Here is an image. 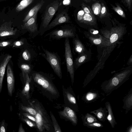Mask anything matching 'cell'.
<instances>
[{
  "instance_id": "24",
  "label": "cell",
  "mask_w": 132,
  "mask_h": 132,
  "mask_svg": "<svg viewBox=\"0 0 132 132\" xmlns=\"http://www.w3.org/2000/svg\"><path fill=\"white\" fill-rule=\"evenodd\" d=\"M122 28L121 27H118L113 29L114 31V33L111 36L110 38V42L113 44L115 42L118 40L119 38V32Z\"/></svg>"
},
{
  "instance_id": "47",
  "label": "cell",
  "mask_w": 132,
  "mask_h": 132,
  "mask_svg": "<svg viewBox=\"0 0 132 132\" xmlns=\"http://www.w3.org/2000/svg\"><path fill=\"white\" fill-rule=\"evenodd\" d=\"M98 31L96 30L94 31L93 32V34H97L98 33Z\"/></svg>"
},
{
  "instance_id": "18",
  "label": "cell",
  "mask_w": 132,
  "mask_h": 132,
  "mask_svg": "<svg viewBox=\"0 0 132 132\" xmlns=\"http://www.w3.org/2000/svg\"><path fill=\"white\" fill-rule=\"evenodd\" d=\"M44 3V1L42 0L32 8L29 11L23 20V21L24 22H26L29 19L32 17L36 13H37L41 9Z\"/></svg>"
},
{
  "instance_id": "25",
  "label": "cell",
  "mask_w": 132,
  "mask_h": 132,
  "mask_svg": "<svg viewBox=\"0 0 132 132\" xmlns=\"http://www.w3.org/2000/svg\"><path fill=\"white\" fill-rule=\"evenodd\" d=\"M101 7V4L98 2H96L93 4L92 9L93 13L96 15L100 16Z\"/></svg>"
},
{
  "instance_id": "23",
  "label": "cell",
  "mask_w": 132,
  "mask_h": 132,
  "mask_svg": "<svg viewBox=\"0 0 132 132\" xmlns=\"http://www.w3.org/2000/svg\"><path fill=\"white\" fill-rule=\"evenodd\" d=\"M34 0H22L16 6V10L19 12L22 11L30 4Z\"/></svg>"
},
{
  "instance_id": "32",
  "label": "cell",
  "mask_w": 132,
  "mask_h": 132,
  "mask_svg": "<svg viewBox=\"0 0 132 132\" xmlns=\"http://www.w3.org/2000/svg\"><path fill=\"white\" fill-rule=\"evenodd\" d=\"M23 117H22V119L24 122H25L29 126L31 127H36V123L29 119L27 117L24 116Z\"/></svg>"
},
{
  "instance_id": "2",
  "label": "cell",
  "mask_w": 132,
  "mask_h": 132,
  "mask_svg": "<svg viewBox=\"0 0 132 132\" xmlns=\"http://www.w3.org/2000/svg\"><path fill=\"white\" fill-rule=\"evenodd\" d=\"M32 107L36 111V114L34 116L36 119L37 127L39 131L42 132L44 130H50V125L46 116L43 110L38 103H30Z\"/></svg>"
},
{
  "instance_id": "7",
  "label": "cell",
  "mask_w": 132,
  "mask_h": 132,
  "mask_svg": "<svg viewBox=\"0 0 132 132\" xmlns=\"http://www.w3.org/2000/svg\"><path fill=\"white\" fill-rule=\"evenodd\" d=\"M69 20V17L67 12L65 11H62L49 24L46 28V30H49L62 23L68 22Z\"/></svg>"
},
{
  "instance_id": "38",
  "label": "cell",
  "mask_w": 132,
  "mask_h": 132,
  "mask_svg": "<svg viewBox=\"0 0 132 132\" xmlns=\"http://www.w3.org/2000/svg\"><path fill=\"white\" fill-rule=\"evenodd\" d=\"M22 114L24 116L27 117L35 123L36 122V119L34 116L27 113H23Z\"/></svg>"
},
{
  "instance_id": "19",
  "label": "cell",
  "mask_w": 132,
  "mask_h": 132,
  "mask_svg": "<svg viewBox=\"0 0 132 132\" xmlns=\"http://www.w3.org/2000/svg\"><path fill=\"white\" fill-rule=\"evenodd\" d=\"M80 22L91 25H94L96 23V19L94 15L85 13Z\"/></svg>"
},
{
  "instance_id": "8",
  "label": "cell",
  "mask_w": 132,
  "mask_h": 132,
  "mask_svg": "<svg viewBox=\"0 0 132 132\" xmlns=\"http://www.w3.org/2000/svg\"><path fill=\"white\" fill-rule=\"evenodd\" d=\"M49 34L51 37L57 39L72 37L74 36V34L72 30L68 29L55 30Z\"/></svg>"
},
{
  "instance_id": "36",
  "label": "cell",
  "mask_w": 132,
  "mask_h": 132,
  "mask_svg": "<svg viewBox=\"0 0 132 132\" xmlns=\"http://www.w3.org/2000/svg\"><path fill=\"white\" fill-rule=\"evenodd\" d=\"M82 7L85 13L93 15V13L89 6L86 5L85 4L83 3L82 4Z\"/></svg>"
},
{
  "instance_id": "11",
  "label": "cell",
  "mask_w": 132,
  "mask_h": 132,
  "mask_svg": "<svg viewBox=\"0 0 132 132\" xmlns=\"http://www.w3.org/2000/svg\"><path fill=\"white\" fill-rule=\"evenodd\" d=\"M37 13H36L32 17L25 22L24 24L22 26V29H26L31 32H34L37 31Z\"/></svg>"
},
{
  "instance_id": "46",
  "label": "cell",
  "mask_w": 132,
  "mask_h": 132,
  "mask_svg": "<svg viewBox=\"0 0 132 132\" xmlns=\"http://www.w3.org/2000/svg\"><path fill=\"white\" fill-rule=\"evenodd\" d=\"M67 2L68 4L70 2V0H64V1L63 3L64 4H67Z\"/></svg>"
},
{
  "instance_id": "21",
  "label": "cell",
  "mask_w": 132,
  "mask_h": 132,
  "mask_svg": "<svg viewBox=\"0 0 132 132\" xmlns=\"http://www.w3.org/2000/svg\"><path fill=\"white\" fill-rule=\"evenodd\" d=\"M99 95L97 93L89 92L86 93L83 98V100L86 102H91L99 97Z\"/></svg>"
},
{
  "instance_id": "39",
  "label": "cell",
  "mask_w": 132,
  "mask_h": 132,
  "mask_svg": "<svg viewBox=\"0 0 132 132\" xmlns=\"http://www.w3.org/2000/svg\"><path fill=\"white\" fill-rule=\"evenodd\" d=\"M85 13L83 10L79 11L77 14V18L78 20L80 22L82 20Z\"/></svg>"
},
{
  "instance_id": "33",
  "label": "cell",
  "mask_w": 132,
  "mask_h": 132,
  "mask_svg": "<svg viewBox=\"0 0 132 132\" xmlns=\"http://www.w3.org/2000/svg\"><path fill=\"white\" fill-rule=\"evenodd\" d=\"M20 68L22 72V73H29L31 70L30 66L27 64H23L20 65Z\"/></svg>"
},
{
  "instance_id": "16",
  "label": "cell",
  "mask_w": 132,
  "mask_h": 132,
  "mask_svg": "<svg viewBox=\"0 0 132 132\" xmlns=\"http://www.w3.org/2000/svg\"><path fill=\"white\" fill-rule=\"evenodd\" d=\"M105 107L108 113L107 119L110 124L112 128H114L117 123L114 117L112 107L109 102H105Z\"/></svg>"
},
{
  "instance_id": "26",
  "label": "cell",
  "mask_w": 132,
  "mask_h": 132,
  "mask_svg": "<svg viewBox=\"0 0 132 132\" xmlns=\"http://www.w3.org/2000/svg\"><path fill=\"white\" fill-rule=\"evenodd\" d=\"M51 118L53 123L55 132H61L62 131L61 128L54 115L51 112H50Z\"/></svg>"
},
{
  "instance_id": "13",
  "label": "cell",
  "mask_w": 132,
  "mask_h": 132,
  "mask_svg": "<svg viewBox=\"0 0 132 132\" xmlns=\"http://www.w3.org/2000/svg\"><path fill=\"white\" fill-rule=\"evenodd\" d=\"M12 57V56L10 55H7L4 58L0 64V93L2 89L3 79L6 67Z\"/></svg>"
},
{
  "instance_id": "12",
  "label": "cell",
  "mask_w": 132,
  "mask_h": 132,
  "mask_svg": "<svg viewBox=\"0 0 132 132\" xmlns=\"http://www.w3.org/2000/svg\"><path fill=\"white\" fill-rule=\"evenodd\" d=\"M17 31L16 29H14L8 23L5 22L0 27V37L14 35Z\"/></svg>"
},
{
  "instance_id": "4",
  "label": "cell",
  "mask_w": 132,
  "mask_h": 132,
  "mask_svg": "<svg viewBox=\"0 0 132 132\" xmlns=\"http://www.w3.org/2000/svg\"><path fill=\"white\" fill-rule=\"evenodd\" d=\"M33 79L35 82L51 94L56 95V89L54 86L44 76L38 72H34L32 74Z\"/></svg>"
},
{
  "instance_id": "29",
  "label": "cell",
  "mask_w": 132,
  "mask_h": 132,
  "mask_svg": "<svg viewBox=\"0 0 132 132\" xmlns=\"http://www.w3.org/2000/svg\"><path fill=\"white\" fill-rule=\"evenodd\" d=\"M112 8L114 11L121 17L123 18L126 17V15L124 12L119 5H116V6H113Z\"/></svg>"
},
{
  "instance_id": "42",
  "label": "cell",
  "mask_w": 132,
  "mask_h": 132,
  "mask_svg": "<svg viewBox=\"0 0 132 132\" xmlns=\"http://www.w3.org/2000/svg\"><path fill=\"white\" fill-rule=\"evenodd\" d=\"M23 44V42L20 41H16L13 43V46H20Z\"/></svg>"
},
{
  "instance_id": "35",
  "label": "cell",
  "mask_w": 132,
  "mask_h": 132,
  "mask_svg": "<svg viewBox=\"0 0 132 132\" xmlns=\"http://www.w3.org/2000/svg\"><path fill=\"white\" fill-rule=\"evenodd\" d=\"M22 56L23 59L26 61H29L31 58L30 54L29 51L27 50H25L23 52Z\"/></svg>"
},
{
  "instance_id": "41",
  "label": "cell",
  "mask_w": 132,
  "mask_h": 132,
  "mask_svg": "<svg viewBox=\"0 0 132 132\" xmlns=\"http://www.w3.org/2000/svg\"><path fill=\"white\" fill-rule=\"evenodd\" d=\"M11 43L9 41H3L0 42V47H5L8 46L11 44Z\"/></svg>"
},
{
  "instance_id": "3",
  "label": "cell",
  "mask_w": 132,
  "mask_h": 132,
  "mask_svg": "<svg viewBox=\"0 0 132 132\" xmlns=\"http://www.w3.org/2000/svg\"><path fill=\"white\" fill-rule=\"evenodd\" d=\"M45 54H42L49 62L54 72L60 78L62 77L61 69L58 57L54 53L43 48Z\"/></svg>"
},
{
  "instance_id": "31",
  "label": "cell",
  "mask_w": 132,
  "mask_h": 132,
  "mask_svg": "<svg viewBox=\"0 0 132 132\" xmlns=\"http://www.w3.org/2000/svg\"><path fill=\"white\" fill-rule=\"evenodd\" d=\"M85 126L91 128H102L103 127V126L102 123L95 122L87 124Z\"/></svg>"
},
{
  "instance_id": "1",
  "label": "cell",
  "mask_w": 132,
  "mask_h": 132,
  "mask_svg": "<svg viewBox=\"0 0 132 132\" xmlns=\"http://www.w3.org/2000/svg\"><path fill=\"white\" fill-rule=\"evenodd\" d=\"M131 73L132 69L130 68L115 74L110 79L103 82L100 86L101 89L106 96L109 95L127 80Z\"/></svg>"
},
{
  "instance_id": "30",
  "label": "cell",
  "mask_w": 132,
  "mask_h": 132,
  "mask_svg": "<svg viewBox=\"0 0 132 132\" xmlns=\"http://www.w3.org/2000/svg\"><path fill=\"white\" fill-rule=\"evenodd\" d=\"M87 58V55L81 54L76 60L75 63L76 65L79 66L86 60Z\"/></svg>"
},
{
  "instance_id": "20",
  "label": "cell",
  "mask_w": 132,
  "mask_h": 132,
  "mask_svg": "<svg viewBox=\"0 0 132 132\" xmlns=\"http://www.w3.org/2000/svg\"><path fill=\"white\" fill-rule=\"evenodd\" d=\"M81 118L83 124L84 126L92 123L98 122L96 118L91 114L87 113L85 115L82 116Z\"/></svg>"
},
{
  "instance_id": "44",
  "label": "cell",
  "mask_w": 132,
  "mask_h": 132,
  "mask_svg": "<svg viewBox=\"0 0 132 132\" xmlns=\"http://www.w3.org/2000/svg\"><path fill=\"white\" fill-rule=\"evenodd\" d=\"M18 132H25V131L23 128L22 126V123H20L19 129H18Z\"/></svg>"
},
{
  "instance_id": "43",
  "label": "cell",
  "mask_w": 132,
  "mask_h": 132,
  "mask_svg": "<svg viewBox=\"0 0 132 132\" xmlns=\"http://www.w3.org/2000/svg\"><path fill=\"white\" fill-rule=\"evenodd\" d=\"M124 1L128 9H130L131 8L132 0H124Z\"/></svg>"
},
{
  "instance_id": "14",
  "label": "cell",
  "mask_w": 132,
  "mask_h": 132,
  "mask_svg": "<svg viewBox=\"0 0 132 132\" xmlns=\"http://www.w3.org/2000/svg\"><path fill=\"white\" fill-rule=\"evenodd\" d=\"M107 112L105 107L103 108L101 107L90 112V113L94 114L97 119L102 122H104L107 120Z\"/></svg>"
},
{
  "instance_id": "48",
  "label": "cell",
  "mask_w": 132,
  "mask_h": 132,
  "mask_svg": "<svg viewBox=\"0 0 132 132\" xmlns=\"http://www.w3.org/2000/svg\"></svg>"
},
{
  "instance_id": "40",
  "label": "cell",
  "mask_w": 132,
  "mask_h": 132,
  "mask_svg": "<svg viewBox=\"0 0 132 132\" xmlns=\"http://www.w3.org/2000/svg\"><path fill=\"white\" fill-rule=\"evenodd\" d=\"M91 38L93 43L96 45L100 44L103 42L102 39L100 38Z\"/></svg>"
},
{
  "instance_id": "45",
  "label": "cell",
  "mask_w": 132,
  "mask_h": 132,
  "mask_svg": "<svg viewBox=\"0 0 132 132\" xmlns=\"http://www.w3.org/2000/svg\"><path fill=\"white\" fill-rule=\"evenodd\" d=\"M127 132H132V125H131L127 128Z\"/></svg>"
},
{
  "instance_id": "28",
  "label": "cell",
  "mask_w": 132,
  "mask_h": 132,
  "mask_svg": "<svg viewBox=\"0 0 132 132\" xmlns=\"http://www.w3.org/2000/svg\"><path fill=\"white\" fill-rule=\"evenodd\" d=\"M66 95L69 101L72 104L78 107L76 99L75 97L71 93L68 92H66Z\"/></svg>"
},
{
  "instance_id": "9",
  "label": "cell",
  "mask_w": 132,
  "mask_h": 132,
  "mask_svg": "<svg viewBox=\"0 0 132 132\" xmlns=\"http://www.w3.org/2000/svg\"><path fill=\"white\" fill-rule=\"evenodd\" d=\"M7 84L9 95L12 96L14 89L15 80L12 69L9 64L7 68Z\"/></svg>"
},
{
  "instance_id": "10",
  "label": "cell",
  "mask_w": 132,
  "mask_h": 132,
  "mask_svg": "<svg viewBox=\"0 0 132 132\" xmlns=\"http://www.w3.org/2000/svg\"><path fill=\"white\" fill-rule=\"evenodd\" d=\"M60 114L71 121L74 125L77 123V118L75 112L70 108L65 107L63 110L59 112Z\"/></svg>"
},
{
  "instance_id": "15",
  "label": "cell",
  "mask_w": 132,
  "mask_h": 132,
  "mask_svg": "<svg viewBox=\"0 0 132 132\" xmlns=\"http://www.w3.org/2000/svg\"><path fill=\"white\" fill-rule=\"evenodd\" d=\"M123 105L122 108L126 110V113L132 108V88L130 89L123 100Z\"/></svg>"
},
{
  "instance_id": "37",
  "label": "cell",
  "mask_w": 132,
  "mask_h": 132,
  "mask_svg": "<svg viewBox=\"0 0 132 132\" xmlns=\"http://www.w3.org/2000/svg\"><path fill=\"white\" fill-rule=\"evenodd\" d=\"M6 124L5 120H3L0 123V132H6Z\"/></svg>"
},
{
  "instance_id": "6",
  "label": "cell",
  "mask_w": 132,
  "mask_h": 132,
  "mask_svg": "<svg viewBox=\"0 0 132 132\" xmlns=\"http://www.w3.org/2000/svg\"><path fill=\"white\" fill-rule=\"evenodd\" d=\"M59 6V2L56 1L47 6L43 18L42 27L43 28L45 29L47 27L57 10Z\"/></svg>"
},
{
  "instance_id": "34",
  "label": "cell",
  "mask_w": 132,
  "mask_h": 132,
  "mask_svg": "<svg viewBox=\"0 0 132 132\" xmlns=\"http://www.w3.org/2000/svg\"><path fill=\"white\" fill-rule=\"evenodd\" d=\"M101 9L100 15V18L101 19L104 17L106 15L107 10L106 7L103 3H102L101 4Z\"/></svg>"
},
{
  "instance_id": "17",
  "label": "cell",
  "mask_w": 132,
  "mask_h": 132,
  "mask_svg": "<svg viewBox=\"0 0 132 132\" xmlns=\"http://www.w3.org/2000/svg\"><path fill=\"white\" fill-rule=\"evenodd\" d=\"M24 82L25 83L24 87L22 91V94L27 98H29V91L30 88V83L31 80V77H29L28 73H22Z\"/></svg>"
},
{
  "instance_id": "22",
  "label": "cell",
  "mask_w": 132,
  "mask_h": 132,
  "mask_svg": "<svg viewBox=\"0 0 132 132\" xmlns=\"http://www.w3.org/2000/svg\"><path fill=\"white\" fill-rule=\"evenodd\" d=\"M74 48L76 52L81 55L84 53L85 48L80 41L78 39H75L73 40Z\"/></svg>"
},
{
  "instance_id": "27",
  "label": "cell",
  "mask_w": 132,
  "mask_h": 132,
  "mask_svg": "<svg viewBox=\"0 0 132 132\" xmlns=\"http://www.w3.org/2000/svg\"><path fill=\"white\" fill-rule=\"evenodd\" d=\"M21 108L23 111L34 116H35L36 114V110L32 107H29L21 105Z\"/></svg>"
},
{
  "instance_id": "5",
  "label": "cell",
  "mask_w": 132,
  "mask_h": 132,
  "mask_svg": "<svg viewBox=\"0 0 132 132\" xmlns=\"http://www.w3.org/2000/svg\"><path fill=\"white\" fill-rule=\"evenodd\" d=\"M65 57L67 69L69 73L72 84L74 79V72L72 55L68 38H66L64 43Z\"/></svg>"
}]
</instances>
